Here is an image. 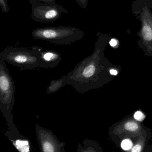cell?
I'll use <instances>...</instances> for the list:
<instances>
[{
	"label": "cell",
	"mask_w": 152,
	"mask_h": 152,
	"mask_svg": "<svg viewBox=\"0 0 152 152\" xmlns=\"http://www.w3.org/2000/svg\"><path fill=\"white\" fill-rule=\"evenodd\" d=\"M146 152H152V145L148 146L146 150Z\"/></svg>",
	"instance_id": "e0dca14e"
},
{
	"label": "cell",
	"mask_w": 152,
	"mask_h": 152,
	"mask_svg": "<svg viewBox=\"0 0 152 152\" xmlns=\"http://www.w3.org/2000/svg\"><path fill=\"white\" fill-rule=\"evenodd\" d=\"M146 128L134 118L133 114H131L111 126L108 129V135L112 141L119 147L124 140L136 139Z\"/></svg>",
	"instance_id": "5b68a950"
},
{
	"label": "cell",
	"mask_w": 152,
	"mask_h": 152,
	"mask_svg": "<svg viewBox=\"0 0 152 152\" xmlns=\"http://www.w3.org/2000/svg\"><path fill=\"white\" fill-rule=\"evenodd\" d=\"M133 116H134V118L139 121H143L144 118H145V115L140 111H137L133 114Z\"/></svg>",
	"instance_id": "4fadbf2b"
},
{
	"label": "cell",
	"mask_w": 152,
	"mask_h": 152,
	"mask_svg": "<svg viewBox=\"0 0 152 152\" xmlns=\"http://www.w3.org/2000/svg\"><path fill=\"white\" fill-rule=\"evenodd\" d=\"M106 38L99 36L91 55L83 59L67 75L66 82L80 93L102 88L113 81L121 71L120 66L112 64L105 57Z\"/></svg>",
	"instance_id": "6da1fadb"
},
{
	"label": "cell",
	"mask_w": 152,
	"mask_h": 152,
	"mask_svg": "<svg viewBox=\"0 0 152 152\" xmlns=\"http://www.w3.org/2000/svg\"><path fill=\"white\" fill-rule=\"evenodd\" d=\"M42 49L33 47H8L0 53V58L22 70H31L39 67Z\"/></svg>",
	"instance_id": "277c9868"
},
{
	"label": "cell",
	"mask_w": 152,
	"mask_h": 152,
	"mask_svg": "<svg viewBox=\"0 0 152 152\" xmlns=\"http://www.w3.org/2000/svg\"><path fill=\"white\" fill-rule=\"evenodd\" d=\"M0 6L1 7L2 12L8 13L9 11V7L8 0H0Z\"/></svg>",
	"instance_id": "7c38bea8"
},
{
	"label": "cell",
	"mask_w": 152,
	"mask_h": 152,
	"mask_svg": "<svg viewBox=\"0 0 152 152\" xmlns=\"http://www.w3.org/2000/svg\"><path fill=\"white\" fill-rule=\"evenodd\" d=\"M109 44H110V46H112V47H115L117 45V41L115 39H112L109 42Z\"/></svg>",
	"instance_id": "2e32d148"
},
{
	"label": "cell",
	"mask_w": 152,
	"mask_h": 152,
	"mask_svg": "<svg viewBox=\"0 0 152 152\" xmlns=\"http://www.w3.org/2000/svg\"><path fill=\"white\" fill-rule=\"evenodd\" d=\"M35 132L39 146L42 152H66L64 149L65 143L60 141L51 130L36 124Z\"/></svg>",
	"instance_id": "52a82bcc"
},
{
	"label": "cell",
	"mask_w": 152,
	"mask_h": 152,
	"mask_svg": "<svg viewBox=\"0 0 152 152\" xmlns=\"http://www.w3.org/2000/svg\"><path fill=\"white\" fill-rule=\"evenodd\" d=\"M15 86L13 78L7 68L5 60L0 58V109L6 119L8 131L5 135L12 143L26 139L14 123L12 114L15 103Z\"/></svg>",
	"instance_id": "7a4b0ae2"
},
{
	"label": "cell",
	"mask_w": 152,
	"mask_h": 152,
	"mask_svg": "<svg viewBox=\"0 0 152 152\" xmlns=\"http://www.w3.org/2000/svg\"><path fill=\"white\" fill-rule=\"evenodd\" d=\"M78 5L82 8L85 9L87 7L88 0H75Z\"/></svg>",
	"instance_id": "5bb4252c"
},
{
	"label": "cell",
	"mask_w": 152,
	"mask_h": 152,
	"mask_svg": "<svg viewBox=\"0 0 152 152\" xmlns=\"http://www.w3.org/2000/svg\"><path fill=\"white\" fill-rule=\"evenodd\" d=\"M34 39L46 41L59 45H71L84 37L82 30L72 26L41 27L32 31Z\"/></svg>",
	"instance_id": "3957f363"
},
{
	"label": "cell",
	"mask_w": 152,
	"mask_h": 152,
	"mask_svg": "<svg viewBox=\"0 0 152 152\" xmlns=\"http://www.w3.org/2000/svg\"><path fill=\"white\" fill-rule=\"evenodd\" d=\"M66 75H64L58 80H52L46 90L47 94H52L58 91L61 88L67 85L66 82Z\"/></svg>",
	"instance_id": "8fae6325"
},
{
	"label": "cell",
	"mask_w": 152,
	"mask_h": 152,
	"mask_svg": "<svg viewBox=\"0 0 152 152\" xmlns=\"http://www.w3.org/2000/svg\"><path fill=\"white\" fill-rule=\"evenodd\" d=\"M32 6L31 18L36 22L47 23L56 21L62 14L68 11L64 7L56 3L30 1Z\"/></svg>",
	"instance_id": "8992f818"
},
{
	"label": "cell",
	"mask_w": 152,
	"mask_h": 152,
	"mask_svg": "<svg viewBox=\"0 0 152 152\" xmlns=\"http://www.w3.org/2000/svg\"><path fill=\"white\" fill-rule=\"evenodd\" d=\"M61 55L57 51L52 50H42L39 67L54 68L62 60Z\"/></svg>",
	"instance_id": "ba28073f"
},
{
	"label": "cell",
	"mask_w": 152,
	"mask_h": 152,
	"mask_svg": "<svg viewBox=\"0 0 152 152\" xmlns=\"http://www.w3.org/2000/svg\"><path fill=\"white\" fill-rule=\"evenodd\" d=\"M83 146L80 144L78 145L77 151L79 152H101L103 151V149L97 142L91 140L85 139L83 140Z\"/></svg>",
	"instance_id": "30bf717a"
},
{
	"label": "cell",
	"mask_w": 152,
	"mask_h": 152,
	"mask_svg": "<svg viewBox=\"0 0 152 152\" xmlns=\"http://www.w3.org/2000/svg\"><path fill=\"white\" fill-rule=\"evenodd\" d=\"M28 1L29 2L31 1H35L37 2L56 3V0H28Z\"/></svg>",
	"instance_id": "9a60e30c"
},
{
	"label": "cell",
	"mask_w": 152,
	"mask_h": 152,
	"mask_svg": "<svg viewBox=\"0 0 152 152\" xmlns=\"http://www.w3.org/2000/svg\"><path fill=\"white\" fill-rule=\"evenodd\" d=\"M152 138L150 129L146 127L142 133L135 139L132 147L129 150L131 152H146L148 141Z\"/></svg>",
	"instance_id": "9c48e42d"
}]
</instances>
